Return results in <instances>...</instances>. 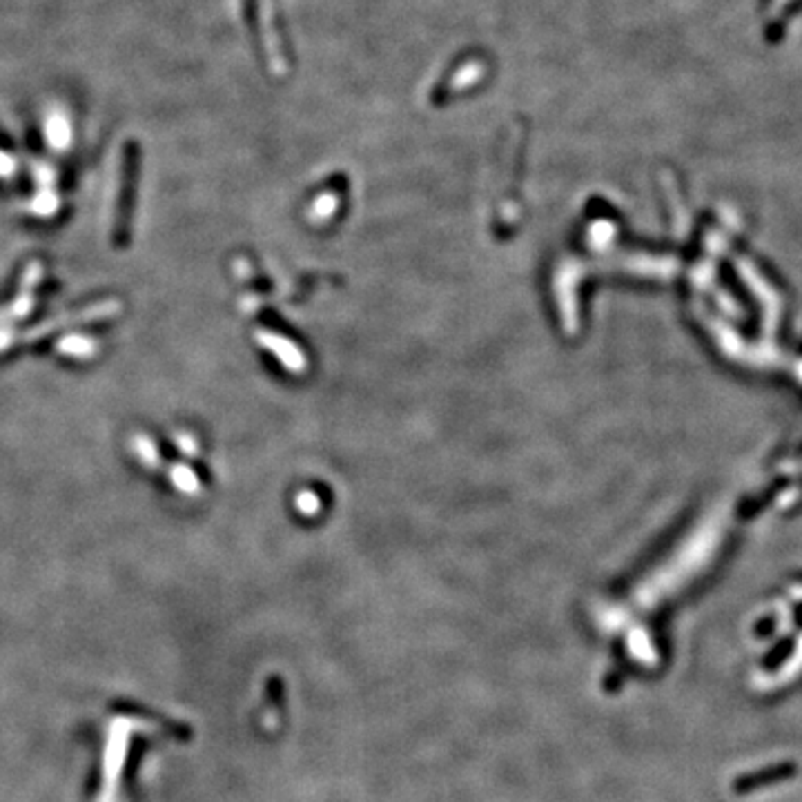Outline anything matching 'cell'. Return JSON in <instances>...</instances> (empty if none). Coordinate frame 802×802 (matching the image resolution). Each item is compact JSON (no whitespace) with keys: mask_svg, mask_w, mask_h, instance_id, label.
Listing matches in <instances>:
<instances>
[{"mask_svg":"<svg viewBox=\"0 0 802 802\" xmlns=\"http://www.w3.org/2000/svg\"><path fill=\"white\" fill-rule=\"evenodd\" d=\"M488 74V61L484 56H469L460 63L457 67H453L451 76L437 87V94L435 100H448L455 99V96L464 94V91L478 87L481 81Z\"/></svg>","mask_w":802,"mask_h":802,"instance_id":"1","label":"cell"},{"mask_svg":"<svg viewBox=\"0 0 802 802\" xmlns=\"http://www.w3.org/2000/svg\"><path fill=\"white\" fill-rule=\"evenodd\" d=\"M794 776H796V767L791 763L776 764V767H769V769H763V772L746 773V776L737 778L736 791L737 794H749V791L763 789V787H772V785H776V782L789 780V778H794Z\"/></svg>","mask_w":802,"mask_h":802,"instance_id":"2","label":"cell"},{"mask_svg":"<svg viewBox=\"0 0 802 802\" xmlns=\"http://www.w3.org/2000/svg\"><path fill=\"white\" fill-rule=\"evenodd\" d=\"M791 651H794V640L789 638V640L778 642V644L773 646L772 651H769L767 658H764V667H767V668H778L782 662H785L787 658H789Z\"/></svg>","mask_w":802,"mask_h":802,"instance_id":"3","label":"cell"},{"mask_svg":"<svg viewBox=\"0 0 802 802\" xmlns=\"http://www.w3.org/2000/svg\"><path fill=\"white\" fill-rule=\"evenodd\" d=\"M798 622L802 625V611H798Z\"/></svg>","mask_w":802,"mask_h":802,"instance_id":"4","label":"cell"}]
</instances>
